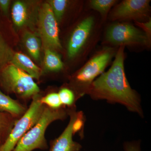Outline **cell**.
<instances>
[{
  "instance_id": "cell-1",
  "label": "cell",
  "mask_w": 151,
  "mask_h": 151,
  "mask_svg": "<svg viewBox=\"0 0 151 151\" xmlns=\"http://www.w3.org/2000/svg\"><path fill=\"white\" fill-rule=\"evenodd\" d=\"M124 50V47L121 46L110 69L93 81L87 93L94 100L119 103L143 117L140 98L131 88L125 74Z\"/></svg>"
},
{
  "instance_id": "cell-2",
  "label": "cell",
  "mask_w": 151,
  "mask_h": 151,
  "mask_svg": "<svg viewBox=\"0 0 151 151\" xmlns=\"http://www.w3.org/2000/svg\"><path fill=\"white\" fill-rule=\"evenodd\" d=\"M70 109L63 107L54 109L45 106L39 120L19 141L12 151H32L36 149L45 150L48 146L45 133L48 126L58 120H65Z\"/></svg>"
},
{
  "instance_id": "cell-3",
  "label": "cell",
  "mask_w": 151,
  "mask_h": 151,
  "mask_svg": "<svg viewBox=\"0 0 151 151\" xmlns=\"http://www.w3.org/2000/svg\"><path fill=\"white\" fill-rule=\"evenodd\" d=\"M1 76L6 90L24 100L32 99L40 91L32 77L12 63L3 68Z\"/></svg>"
},
{
  "instance_id": "cell-4",
  "label": "cell",
  "mask_w": 151,
  "mask_h": 151,
  "mask_svg": "<svg viewBox=\"0 0 151 151\" xmlns=\"http://www.w3.org/2000/svg\"><path fill=\"white\" fill-rule=\"evenodd\" d=\"M41 97L38 94L32 101L25 113L17 120L5 142L0 147V151H12L19 140L38 122L45 105L40 102Z\"/></svg>"
},
{
  "instance_id": "cell-5",
  "label": "cell",
  "mask_w": 151,
  "mask_h": 151,
  "mask_svg": "<svg viewBox=\"0 0 151 151\" xmlns=\"http://www.w3.org/2000/svg\"><path fill=\"white\" fill-rule=\"evenodd\" d=\"M57 22L50 5L47 3L42 4L40 10L39 27L45 49L62 48Z\"/></svg>"
},
{
  "instance_id": "cell-6",
  "label": "cell",
  "mask_w": 151,
  "mask_h": 151,
  "mask_svg": "<svg viewBox=\"0 0 151 151\" xmlns=\"http://www.w3.org/2000/svg\"><path fill=\"white\" fill-rule=\"evenodd\" d=\"M111 58L110 52H103L90 60L76 74L75 81L81 87L82 95L87 93L95 78L103 73Z\"/></svg>"
},
{
  "instance_id": "cell-7",
  "label": "cell",
  "mask_w": 151,
  "mask_h": 151,
  "mask_svg": "<svg viewBox=\"0 0 151 151\" xmlns=\"http://www.w3.org/2000/svg\"><path fill=\"white\" fill-rule=\"evenodd\" d=\"M107 40L115 45L146 44L148 38L144 33L132 25L126 23H118L108 29L106 34Z\"/></svg>"
},
{
  "instance_id": "cell-8",
  "label": "cell",
  "mask_w": 151,
  "mask_h": 151,
  "mask_svg": "<svg viewBox=\"0 0 151 151\" xmlns=\"http://www.w3.org/2000/svg\"><path fill=\"white\" fill-rule=\"evenodd\" d=\"M148 0H126L113 11V20L139 19L146 16L150 10Z\"/></svg>"
},
{
  "instance_id": "cell-9",
  "label": "cell",
  "mask_w": 151,
  "mask_h": 151,
  "mask_svg": "<svg viewBox=\"0 0 151 151\" xmlns=\"http://www.w3.org/2000/svg\"><path fill=\"white\" fill-rule=\"evenodd\" d=\"M94 24V19H84L73 30L68 45V55L70 58L76 56L86 43Z\"/></svg>"
},
{
  "instance_id": "cell-10",
  "label": "cell",
  "mask_w": 151,
  "mask_h": 151,
  "mask_svg": "<svg viewBox=\"0 0 151 151\" xmlns=\"http://www.w3.org/2000/svg\"><path fill=\"white\" fill-rule=\"evenodd\" d=\"M77 112L75 109H71L69 112V123L58 137L51 141L49 151H80L82 146L79 143L73 140L74 134L73 124Z\"/></svg>"
},
{
  "instance_id": "cell-11",
  "label": "cell",
  "mask_w": 151,
  "mask_h": 151,
  "mask_svg": "<svg viewBox=\"0 0 151 151\" xmlns=\"http://www.w3.org/2000/svg\"><path fill=\"white\" fill-rule=\"evenodd\" d=\"M28 73L33 78L39 79L41 76L42 70L26 55L14 53L10 63Z\"/></svg>"
},
{
  "instance_id": "cell-12",
  "label": "cell",
  "mask_w": 151,
  "mask_h": 151,
  "mask_svg": "<svg viewBox=\"0 0 151 151\" xmlns=\"http://www.w3.org/2000/svg\"><path fill=\"white\" fill-rule=\"evenodd\" d=\"M27 108L17 100H14L0 91V111L9 113L19 119L26 112Z\"/></svg>"
},
{
  "instance_id": "cell-13",
  "label": "cell",
  "mask_w": 151,
  "mask_h": 151,
  "mask_svg": "<svg viewBox=\"0 0 151 151\" xmlns=\"http://www.w3.org/2000/svg\"><path fill=\"white\" fill-rule=\"evenodd\" d=\"M18 119L0 111V147L5 142Z\"/></svg>"
},
{
  "instance_id": "cell-14",
  "label": "cell",
  "mask_w": 151,
  "mask_h": 151,
  "mask_svg": "<svg viewBox=\"0 0 151 151\" xmlns=\"http://www.w3.org/2000/svg\"><path fill=\"white\" fill-rule=\"evenodd\" d=\"M44 63L46 69L50 71H59L63 67L60 57L54 50L50 49L45 48Z\"/></svg>"
},
{
  "instance_id": "cell-15",
  "label": "cell",
  "mask_w": 151,
  "mask_h": 151,
  "mask_svg": "<svg viewBox=\"0 0 151 151\" xmlns=\"http://www.w3.org/2000/svg\"><path fill=\"white\" fill-rule=\"evenodd\" d=\"M24 40L26 47L29 54L35 60L38 59L40 56V42L37 37L32 33L27 32Z\"/></svg>"
},
{
  "instance_id": "cell-16",
  "label": "cell",
  "mask_w": 151,
  "mask_h": 151,
  "mask_svg": "<svg viewBox=\"0 0 151 151\" xmlns=\"http://www.w3.org/2000/svg\"><path fill=\"white\" fill-rule=\"evenodd\" d=\"M12 17L14 24L18 27L22 26L27 17V8L24 3L16 1L14 3L12 9Z\"/></svg>"
},
{
  "instance_id": "cell-17",
  "label": "cell",
  "mask_w": 151,
  "mask_h": 151,
  "mask_svg": "<svg viewBox=\"0 0 151 151\" xmlns=\"http://www.w3.org/2000/svg\"><path fill=\"white\" fill-rule=\"evenodd\" d=\"M14 53L0 32V68L10 63Z\"/></svg>"
},
{
  "instance_id": "cell-18",
  "label": "cell",
  "mask_w": 151,
  "mask_h": 151,
  "mask_svg": "<svg viewBox=\"0 0 151 151\" xmlns=\"http://www.w3.org/2000/svg\"><path fill=\"white\" fill-rule=\"evenodd\" d=\"M63 106L68 109L75 108V103L77 98L72 90L67 88H62L58 93Z\"/></svg>"
},
{
  "instance_id": "cell-19",
  "label": "cell",
  "mask_w": 151,
  "mask_h": 151,
  "mask_svg": "<svg viewBox=\"0 0 151 151\" xmlns=\"http://www.w3.org/2000/svg\"><path fill=\"white\" fill-rule=\"evenodd\" d=\"M40 102L42 104L52 109H59L64 107L61 103L58 93L56 92L50 93L45 97H41Z\"/></svg>"
},
{
  "instance_id": "cell-20",
  "label": "cell",
  "mask_w": 151,
  "mask_h": 151,
  "mask_svg": "<svg viewBox=\"0 0 151 151\" xmlns=\"http://www.w3.org/2000/svg\"><path fill=\"white\" fill-rule=\"evenodd\" d=\"M57 22L61 20L67 4L66 0H53L48 2Z\"/></svg>"
},
{
  "instance_id": "cell-21",
  "label": "cell",
  "mask_w": 151,
  "mask_h": 151,
  "mask_svg": "<svg viewBox=\"0 0 151 151\" xmlns=\"http://www.w3.org/2000/svg\"><path fill=\"white\" fill-rule=\"evenodd\" d=\"M116 2L115 0H92L90 4L92 8L105 14Z\"/></svg>"
},
{
  "instance_id": "cell-22",
  "label": "cell",
  "mask_w": 151,
  "mask_h": 151,
  "mask_svg": "<svg viewBox=\"0 0 151 151\" xmlns=\"http://www.w3.org/2000/svg\"><path fill=\"white\" fill-rule=\"evenodd\" d=\"M125 151H141L140 143L139 142H127L124 144Z\"/></svg>"
},
{
  "instance_id": "cell-23",
  "label": "cell",
  "mask_w": 151,
  "mask_h": 151,
  "mask_svg": "<svg viewBox=\"0 0 151 151\" xmlns=\"http://www.w3.org/2000/svg\"><path fill=\"white\" fill-rule=\"evenodd\" d=\"M136 23L138 26L142 27L145 31V34L149 38L150 37V35H151V20L146 23H142L138 22H136Z\"/></svg>"
},
{
  "instance_id": "cell-24",
  "label": "cell",
  "mask_w": 151,
  "mask_h": 151,
  "mask_svg": "<svg viewBox=\"0 0 151 151\" xmlns=\"http://www.w3.org/2000/svg\"><path fill=\"white\" fill-rule=\"evenodd\" d=\"M10 1L9 0H0V7L5 14H7L8 11Z\"/></svg>"
}]
</instances>
